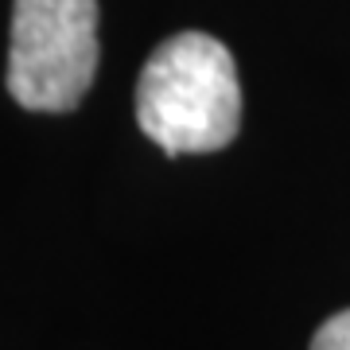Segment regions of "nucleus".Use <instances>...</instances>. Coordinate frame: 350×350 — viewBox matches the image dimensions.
<instances>
[{"instance_id": "f257e3e1", "label": "nucleus", "mask_w": 350, "mask_h": 350, "mask_svg": "<svg viewBox=\"0 0 350 350\" xmlns=\"http://www.w3.org/2000/svg\"><path fill=\"white\" fill-rule=\"evenodd\" d=\"M137 121L167 156L226 148L241 129V82L230 47L206 31L163 39L140 70Z\"/></svg>"}, {"instance_id": "f03ea898", "label": "nucleus", "mask_w": 350, "mask_h": 350, "mask_svg": "<svg viewBox=\"0 0 350 350\" xmlns=\"http://www.w3.org/2000/svg\"><path fill=\"white\" fill-rule=\"evenodd\" d=\"M98 75V0H16L8 94L24 109L66 113Z\"/></svg>"}, {"instance_id": "7ed1b4c3", "label": "nucleus", "mask_w": 350, "mask_h": 350, "mask_svg": "<svg viewBox=\"0 0 350 350\" xmlns=\"http://www.w3.org/2000/svg\"><path fill=\"white\" fill-rule=\"evenodd\" d=\"M312 350H350V308L331 315L312 338Z\"/></svg>"}]
</instances>
